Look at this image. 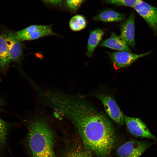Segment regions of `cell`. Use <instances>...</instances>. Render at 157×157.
<instances>
[{
  "instance_id": "cell-8",
  "label": "cell",
  "mask_w": 157,
  "mask_h": 157,
  "mask_svg": "<svg viewBox=\"0 0 157 157\" xmlns=\"http://www.w3.org/2000/svg\"><path fill=\"white\" fill-rule=\"evenodd\" d=\"M97 97L101 101L108 116L118 125H123L124 122V115L115 100L110 96L104 94H99Z\"/></svg>"
},
{
  "instance_id": "cell-10",
  "label": "cell",
  "mask_w": 157,
  "mask_h": 157,
  "mask_svg": "<svg viewBox=\"0 0 157 157\" xmlns=\"http://www.w3.org/2000/svg\"><path fill=\"white\" fill-rule=\"evenodd\" d=\"M4 33L11 62H19L23 53L22 41L18 38L15 32L8 31Z\"/></svg>"
},
{
  "instance_id": "cell-20",
  "label": "cell",
  "mask_w": 157,
  "mask_h": 157,
  "mask_svg": "<svg viewBox=\"0 0 157 157\" xmlns=\"http://www.w3.org/2000/svg\"><path fill=\"white\" fill-rule=\"evenodd\" d=\"M44 1L46 2H48L49 1V0H44Z\"/></svg>"
},
{
  "instance_id": "cell-4",
  "label": "cell",
  "mask_w": 157,
  "mask_h": 157,
  "mask_svg": "<svg viewBox=\"0 0 157 157\" xmlns=\"http://www.w3.org/2000/svg\"><path fill=\"white\" fill-rule=\"evenodd\" d=\"M22 41L32 40L45 36L57 35L50 25H33L15 32Z\"/></svg>"
},
{
  "instance_id": "cell-7",
  "label": "cell",
  "mask_w": 157,
  "mask_h": 157,
  "mask_svg": "<svg viewBox=\"0 0 157 157\" xmlns=\"http://www.w3.org/2000/svg\"><path fill=\"white\" fill-rule=\"evenodd\" d=\"M92 154L80 139L75 138L67 143L59 157H92Z\"/></svg>"
},
{
  "instance_id": "cell-5",
  "label": "cell",
  "mask_w": 157,
  "mask_h": 157,
  "mask_svg": "<svg viewBox=\"0 0 157 157\" xmlns=\"http://www.w3.org/2000/svg\"><path fill=\"white\" fill-rule=\"evenodd\" d=\"M124 122L129 133L134 137L157 140L140 119L124 115Z\"/></svg>"
},
{
  "instance_id": "cell-12",
  "label": "cell",
  "mask_w": 157,
  "mask_h": 157,
  "mask_svg": "<svg viewBox=\"0 0 157 157\" xmlns=\"http://www.w3.org/2000/svg\"><path fill=\"white\" fill-rule=\"evenodd\" d=\"M99 45L119 51H131L129 46L124 40L120 35H117L113 32L109 38L102 41Z\"/></svg>"
},
{
  "instance_id": "cell-14",
  "label": "cell",
  "mask_w": 157,
  "mask_h": 157,
  "mask_svg": "<svg viewBox=\"0 0 157 157\" xmlns=\"http://www.w3.org/2000/svg\"><path fill=\"white\" fill-rule=\"evenodd\" d=\"M104 35L103 31L99 28L91 31L88 40L86 53L88 57H92L94 50L100 42Z\"/></svg>"
},
{
  "instance_id": "cell-18",
  "label": "cell",
  "mask_w": 157,
  "mask_h": 157,
  "mask_svg": "<svg viewBox=\"0 0 157 157\" xmlns=\"http://www.w3.org/2000/svg\"><path fill=\"white\" fill-rule=\"evenodd\" d=\"M84 0H66L68 7L71 10L76 11L79 8Z\"/></svg>"
},
{
  "instance_id": "cell-9",
  "label": "cell",
  "mask_w": 157,
  "mask_h": 157,
  "mask_svg": "<svg viewBox=\"0 0 157 157\" xmlns=\"http://www.w3.org/2000/svg\"><path fill=\"white\" fill-rule=\"evenodd\" d=\"M150 51L143 53L137 54L126 51L107 52L109 56L111 61L115 68L118 69L126 67L137 59L150 54Z\"/></svg>"
},
{
  "instance_id": "cell-16",
  "label": "cell",
  "mask_w": 157,
  "mask_h": 157,
  "mask_svg": "<svg viewBox=\"0 0 157 157\" xmlns=\"http://www.w3.org/2000/svg\"><path fill=\"white\" fill-rule=\"evenodd\" d=\"M87 22L85 18L81 15H76L73 17L69 22L71 29L75 31H80L85 28Z\"/></svg>"
},
{
  "instance_id": "cell-3",
  "label": "cell",
  "mask_w": 157,
  "mask_h": 157,
  "mask_svg": "<svg viewBox=\"0 0 157 157\" xmlns=\"http://www.w3.org/2000/svg\"><path fill=\"white\" fill-rule=\"evenodd\" d=\"M153 143L148 141L131 140L119 147L115 154L117 157H140Z\"/></svg>"
},
{
  "instance_id": "cell-1",
  "label": "cell",
  "mask_w": 157,
  "mask_h": 157,
  "mask_svg": "<svg viewBox=\"0 0 157 157\" xmlns=\"http://www.w3.org/2000/svg\"><path fill=\"white\" fill-rule=\"evenodd\" d=\"M58 113L71 121L85 147L97 157H110L116 142L109 119L87 101L65 93L58 101Z\"/></svg>"
},
{
  "instance_id": "cell-2",
  "label": "cell",
  "mask_w": 157,
  "mask_h": 157,
  "mask_svg": "<svg viewBox=\"0 0 157 157\" xmlns=\"http://www.w3.org/2000/svg\"><path fill=\"white\" fill-rule=\"evenodd\" d=\"M24 143L31 157H56L54 134L50 123L43 117L28 121Z\"/></svg>"
},
{
  "instance_id": "cell-11",
  "label": "cell",
  "mask_w": 157,
  "mask_h": 157,
  "mask_svg": "<svg viewBox=\"0 0 157 157\" xmlns=\"http://www.w3.org/2000/svg\"><path fill=\"white\" fill-rule=\"evenodd\" d=\"M134 14L131 13L127 20L120 25V36L129 46L134 48L135 41V21Z\"/></svg>"
},
{
  "instance_id": "cell-15",
  "label": "cell",
  "mask_w": 157,
  "mask_h": 157,
  "mask_svg": "<svg viewBox=\"0 0 157 157\" xmlns=\"http://www.w3.org/2000/svg\"><path fill=\"white\" fill-rule=\"evenodd\" d=\"M11 62L4 33H0V68L5 70Z\"/></svg>"
},
{
  "instance_id": "cell-17",
  "label": "cell",
  "mask_w": 157,
  "mask_h": 157,
  "mask_svg": "<svg viewBox=\"0 0 157 157\" xmlns=\"http://www.w3.org/2000/svg\"><path fill=\"white\" fill-rule=\"evenodd\" d=\"M106 3L119 6L133 7L138 0H102Z\"/></svg>"
},
{
  "instance_id": "cell-19",
  "label": "cell",
  "mask_w": 157,
  "mask_h": 157,
  "mask_svg": "<svg viewBox=\"0 0 157 157\" xmlns=\"http://www.w3.org/2000/svg\"><path fill=\"white\" fill-rule=\"evenodd\" d=\"M63 0H49V1L52 4L57 5H59L62 3Z\"/></svg>"
},
{
  "instance_id": "cell-13",
  "label": "cell",
  "mask_w": 157,
  "mask_h": 157,
  "mask_svg": "<svg viewBox=\"0 0 157 157\" xmlns=\"http://www.w3.org/2000/svg\"><path fill=\"white\" fill-rule=\"evenodd\" d=\"M126 19L125 15L122 13L113 10H107L99 13L94 17L93 19L94 21L107 22L123 21Z\"/></svg>"
},
{
  "instance_id": "cell-6",
  "label": "cell",
  "mask_w": 157,
  "mask_h": 157,
  "mask_svg": "<svg viewBox=\"0 0 157 157\" xmlns=\"http://www.w3.org/2000/svg\"><path fill=\"white\" fill-rule=\"evenodd\" d=\"M146 21L155 32H157V8L142 0H138L133 7Z\"/></svg>"
}]
</instances>
